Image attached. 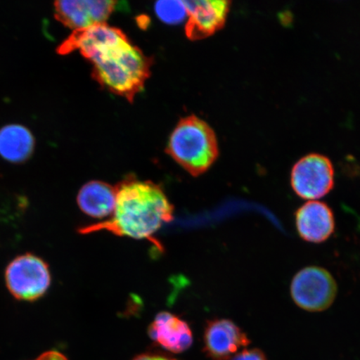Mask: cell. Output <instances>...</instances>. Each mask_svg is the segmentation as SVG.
Listing matches in <instances>:
<instances>
[{
    "mask_svg": "<svg viewBox=\"0 0 360 360\" xmlns=\"http://www.w3.org/2000/svg\"><path fill=\"white\" fill-rule=\"evenodd\" d=\"M34 138L29 129L8 124L0 129V155L11 163H22L32 155Z\"/></svg>",
    "mask_w": 360,
    "mask_h": 360,
    "instance_id": "4fadbf2b",
    "label": "cell"
},
{
    "mask_svg": "<svg viewBox=\"0 0 360 360\" xmlns=\"http://www.w3.org/2000/svg\"><path fill=\"white\" fill-rule=\"evenodd\" d=\"M337 283L326 269L306 267L292 278L290 292L300 308L309 312H321L330 308L336 298Z\"/></svg>",
    "mask_w": 360,
    "mask_h": 360,
    "instance_id": "5b68a950",
    "label": "cell"
},
{
    "mask_svg": "<svg viewBox=\"0 0 360 360\" xmlns=\"http://www.w3.org/2000/svg\"><path fill=\"white\" fill-rule=\"evenodd\" d=\"M297 231L302 240L319 244L335 232L334 214L330 206L321 201H309L295 213Z\"/></svg>",
    "mask_w": 360,
    "mask_h": 360,
    "instance_id": "30bf717a",
    "label": "cell"
},
{
    "mask_svg": "<svg viewBox=\"0 0 360 360\" xmlns=\"http://www.w3.org/2000/svg\"><path fill=\"white\" fill-rule=\"evenodd\" d=\"M204 342L205 352L213 360L232 359L238 350L250 344L245 333L229 319H214L208 322Z\"/></svg>",
    "mask_w": 360,
    "mask_h": 360,
    "instance_id": "9c48e42d",
    "label": "cell"
},
{
    "mask_svg": "<svg viewBox=\"0 0 360 360\" xmlns=\"http://www.w3.org/2000/svg\"><path fill=\"white\" fill-rule=\"evenodd\" d=\"M155 11L159 19L168 25H178L188 17L184 1H159L155 4Z\"/></svg>",
    "mask_w": 360,
    "mask_h": 360,
    "instance_id": "5bb4252c",
    "label": "cell"
},
{
    "mask_svg": "<svg viewBox=\"0 0 360 360\" xmlns=\"http://www.w3.org/2000/svg\"><path fill=\"white\" fill-rule=\"evenodd\" d=\"M166 152L193 176H199L217 160V138L204 120L195 115L188 116L175 126Z\"/></svg>",
    "mask_w": 360,
    "mask_h": 360,
    "instance_id": "3957f363",
    "label": "cell"
},
{
    "mask_svg": "<svg viewBox=\"0 0 360 360\" xmlns=\"http://www.w3.org/2000/svg\"><path fill=\"white\" fill-rule=\"evenodd\" d=\"M7 289L18 300L35 301L46 294L51 273L44 259L32 254L13 259L4 274Z\"/></svg>",
    "mask_w": 360,
    "mask_h": 360,
    "instance_id": "277c9868",
    "label": "cell"
},
{
    "mask_svg": "<svg viewBox=\"0 0 360 360\" xmlns=\"http://www.w3.org/2000/svg\"><path fill=\"white\" fill-rule=\"evenodd\" d=\"M188 12L187 38L200 40L221 30L226 22L231 2L222 0L184 1Z\"/></svg>",
    "mask_w": 360,
    "mask_h": 360,
    "instance_id": "52a82bcc",
    "label": "cell"
},
{
    "mask_svg": "<svg viewBox=\"0 0 360 360\" xmlns=\"http://www.w3.org/2000/svg\"><path fill=\"white\" fill-rule=\"evenodd\" d=\"M116 2L107 0H64L55 3L56 17L63 25L75 30L105 24Z\"/></svg>",
    "mask_w": 360,
    "mask_h": 360,
    "instance_id": "ba28073f",
    "label": "cell"
},
{
    "mask_svg": "<svg viewBox=\"0 0 360 360\" xmlns=\"http://www.w3.org/2000/svg\"><path fill=\"white\" fill-rule=\"evenodd\" d=\"M232 360H267L264 354L258 349H245L238 353Z\"/></svg>",
    "mask_w": 360,
    "mask_h": 360,
    "instance_id": "9a60e30c",
    "label": "cell"
},
{
    "mask_svg": "<svg viewBox=\"0 0 360 360\" xmlns=\"http://www.w3.org/2000/svg\"><path fill=\"white\" fill-rule=\"evenodd\" d=\"M115 188L116 204L112 218L79 228L81 235L107 231L153 241V235L162 225L172 221L174 207L156 184L132 178Z\"/></svg>",
    "mask_w": 360,
    "mask_h": 360,
    "instance_id": "6da1fadb",
    "label": "cell"
},
{
    "mask_svg": "<svg viewBox=\"0 0 360 360\" xmlns=\"http://www.w3.org/2000/svg\"><path fill=\"white\" fill-rule=\"evenodd\" d=\"M34 360H68L65 355L63 354L58 351L51 350L44 352Z\"/></svg>",
    "mask_w": 360,
    "mask_h": 360,
    "instance_id": "2e32d148",
    "label": "cell"
},
{
    "mask_svg": "<svg viewBox=\"0 0 360 360\" xmlns=\"http://www.w3.org/2000/svg\"><path fill=\"white\" fill-rule=\"evenodd\" d=\"M92 63L93 77L110 92L132 102L150 77L152 60L115 28L84 56Z\"/></svg>",
    "mask_w": 360,
    "mask_h": 360,
    "instance_id": "7a4b0ae2",
    "label": "cell"
},
{
    "mask_svg": "<svg viewBox=\"0 0 360 360\" xmlns=\"http://www.w3.org/2000/svg\"><path fill=\"white\" fill-rule=\"evenodd\" d=\"M133 360H177L173 358L164 356V355L155 354H143L135 357Z\"/></svg>",
    "mask_w": 360,
    "mask_h": 360,
    "instance_id": "e0dca14e",
    "label": "cell"
},
{
    "mask_svg": "<svg viewBox=\"0 0 360 360\" xmlns=\"http://www.w3.org/2000/svg\"><path fill=\"white\" fill-rule=\"evenodd\" d=\"M77 202L82 212L90 217L105 218L114 213L116 188L109 184L93 180L80 188Z\"/></svg>",
    "mask_w": 360,
    "mask_h": 360,
    "instance_id": "7c38bea8",
    "label": "cell"
},
{
    "mask_svg": "<svg viewBox=\"0 0 360 360\" xmlns=\"http://www.w3.org/2000/svg\"><path fill=\"white\" fill-rule=\"evenodd\" d=\"M290 184L292 191L301 199H321L334 188V166L330 160L325 155H305L292 166Z\"/></svg>",
    "mask_w": 360,
    "mask_h": 360,
    "instance_id": "8992f818",
    "label": "cell"
},
{
    "mask_svg": "<svg viewBox=\"0 0 360 360\" xmlns=\"http://www.w3.org/2000/svg\"><path fill=\"white\" fill-rule=\"evenodd\" d=\"M148 335L162 348L172 353H181L193 344L190 326L173 314H158L148 330Z\"/></svg>",
    "mask_w": 360,
    "mask_h": 360,
    "instance_id": "8fae6325",
    "label": "cell"
}]
</instances>
